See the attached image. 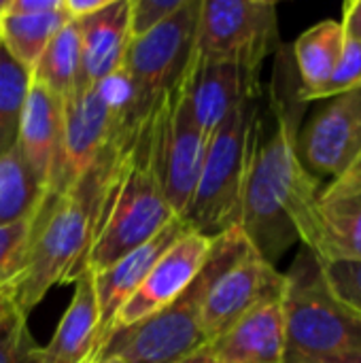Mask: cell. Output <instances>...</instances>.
Wrapping results in <instances>:
<instances>
[{
	"label": "cell",
	"instance_id": "obj_7",
	"mask_svg": "<svg viewBox=\"0 0 361 363\" xmlns=\"http://www.w3.org/2000/svg\"><path fill=\"white\" fill-rule=\"evenodd\" d=\"M209 279L211 262L206 255L196 279L174 302L130 328L115 330L100 349L96 362L119 357L126 363H179L209 347L202 328V300Z\"/></svg>",
	"mask_w": 361,
	"mask_h": 363
},
{
	"label": "cell",
	"instance_id": "obj_8",
	"mask_svg": "<svg viewBox=\"0 0 361 363\" xmlns=\"http://www.w3.org/2000/svg\"><path fill=\"white\" fill-rule=\"evenodd\" d=\"M279 6L270 0H200L194 53L260 77L281 47Z\"/></svg>",
	"mask_w": 361,
	"mask_h": 363
},
{
	"label": "cell",
	"instance_id": "obj_33",
	"mask_svg": "<svg viewBox=\"0 0 361 363\" xmlns=\"http://www.w3.org/2000/svg\"><path fill=\"white\" fill-rule=\"evenodd\" d=\"M345 38L360 40L361 43V0H349L343 6V19H340Z\"/></svg>",
	"mask_w": 361,
	"mask_h": 363
},
{
	"label": "cell",
	"instance_id": "obj_28",
	"mask_svg": "<svg viewBox=\"0 0 361 363\" xmlns=\"http://www.w3.org/2000/svg\"><path fill=\"white\" fill-rule=\"evenodd\" d=\"M361 89V43L360 40H345V49L340 55V62L334 70V74L330 77V81L326 83L323 91H321V100Z\"/></svg>",
	"mask_w": 361,
	"mask_h": 363
},
{
	"label": "cell",
	"instance_id": "obj_19",
	"mask_svg": "<svg viewBox=\"0 0 361 363\" xmlns=\"http://www.w3.org/2000/svg\"><path fill=\"white\" fill-rule=\"evenodd\" d=\"M98 306L94 277L81 274L74 281V296L60 319L47 347H40L38 363H94Z\"/></svg>",
	"mask_w": 361,
	"mask_h": 363
},
{
	"label": "cell",
	"instance_id": "obj_34",
	"mask_svg": "<svg viewBox=\"0 0 361 363\" xmlns=\"http://www.w3.org/2000/svg\"><path fill=\"white\" fill-rule=\"evenodd\" d=\"M111 0H64V11L68 13L70 19H83L89 17L98 11H102L104 6H109Z\"/></svg>",
	"mask_w": 361,
	"mask_h": 363
},
{
	"label": "cell",
	"instance_id": "obj_4",
	"mask_svg": "<svg viewBox=\"0 0 361 363\" xmlns=\"http://www.w3.org/2000/svg\"><path fill=\"white\" fill-rule=\"evenodd\" d=\"M283 274L285 363H323L361 353V313L334 289L321 259L302 247Z\"/></svg>",
	"mask_w": 361,
	"mask_h": 363
},
{
	"label": "cell",
	"instance_id": "obj_15",
	"mask_svg": "<svg viewBox=\"0 0 361 363\" xmlns=\"http://www.w3.org/2000/svg\"><path fill=\"white\" fill-rule=\"evenodd\" d=\"M189 230V225L183 219H172L164 230H160L151 240L140 245L138 249L123 255L119 262L109 266L106 270L91 274L94 277V294H96V306H98V328H96V353L94 362L109 340L113 332V323L117 313L123 308V304L134 296V291L140 287L145 277L151 272L155 262Z\"/></svg>",
	"mask_w": 361,
	"mask_h": 363
},
{
	"label": "cell",
	"instance_id": "obj_35",
	"mask_svg": "<svg viewBox=\"0 0 361 363\" xmlns=\"http://www.w3.org/2000/svg\"><path fill=\"white\" fill-rule=\"evenodd\" d=\"M17 279L9 281V283H2L0 285V325L15 313L19 311L17 308Z\"/></svg>",
	"mask_w": 361,
	"mask_h": 363
},
{
	"label": "cell",
	"instance_id": "obj_32",
	"mask_svg": "<svg viewBox=\"0 0 361 363\" xmlns=\"http://www.w3.org/2000/svg\"><path fill=\"white\" fill-rule=\"evenodd\" d=\"M62 0H6L4 13L13 15H36L60 9Z\"/></svg>",
	"mask_w": 361,
	"mask_h": 363
},
{
	"label": "cell",
	"instance_id": "obj_2",
	"mask_svg": "<svg viewBox=\"0 0 361 363\" xmlns=\"http://www.w3.org/2000/svg\"><path fill=\"white\" fill-rule=\"evenodd\" d=\"M155 111L126 132L109 155L81 274L106 270L177 219L160 181Z\"/></svg>",
	"mask_w": 361,
	"mask_h": 363
},
{
	"label": "cell",
	"instance_id": "obj_16",
	"mask_svg": "<svg viewBox=\"0 0 361 363\" xmlns=\"http://www.w3.org/2000/svg\"><path fill=\"white\" fill-rule=\"evenodd\" d=\"M74 21V19H72ZM81 36V66L74 89H87L123 66L130 34V0H111L102 11L77 19Z\"/></svg>",
	"mask_w": 361,
	"mask_h": 363
},
{
	"label": "cell",
	"instance_id": "obj_24",
	"mask_svg": "<svg viewBox=\"0 0 361 363\" xmlns=\"http://www.w3.org/2000/svg\"><path fill=\"white\" fill-rule=\"evenodd\" d=\"M81 66V36L77 21H66L49 40L40 53L30 79L53 91L60 100H66L77 85Z\"/></svg>",
	"mask_w": 361,
	"mask_h": 363
},
{
	"label": "cell",
	"instance_id": "obj_18",
	"mask_svg": "<svg viewBox=\"0 0 361 363\" xmlns=\"http://www.w3.org/2000/svg\"><path fill=\"white\" fill-rule=\"evenodd\" d=\"M217 363H285L281 300L266 302L209 345Z\"/></svg>",
	"mask_w": 361,
	"mask_h": 363
},
{
	"label": "cell",
	"instance_id": "obj_23",
	"mask_svg": "<svg viewBox=\"0 0 361 363\" xmlns=\"http://www.w3.org/2000/svg\"><path fill=\"white\" fill-rule=\"evenodd\" d=\"M47 196L15 143L0 155V228L36 217Z\"/></svg>",
	"mask_w": 361,
	"mask_h": 363
},
{
	"label": "cell",
	"instance_id": "obj_3",
	"mask_svg": "<svg viewBox=\"0 0 361 363\" xmlns=\"http://www.w3.org/2000/svg\"><path fill=\"white\" fill-rule=\"evenodd\" d=\"M109 162V151L91 170L62 196H47L32 232L26 270L17 281V308L28 317L53 285H68L81 277L89 249L91 221L100 179Z\"/></svg>",
	"mask_w": 361,
	"mask_h": 363
},
{
	"label": "cell",
	"instance_id": "obj_30",
	"mask_svg": "<svg viewBox=\"0 0 361 363\" xmlns=\"http://www.w3.org/2000/svg\"><path fill=\"white\" fill-rule=\"evenodd\" d=\"M323 264V262H321ZM334 289L361 313V264L355 262H332L323 264Z\"/></svg>",
	"mask_w": 361,
	"mask_h": 363
},
{
	"label": "cell",
	"instance_id": "obj_1",
	"mask_svg": "<svg viewBox=\"0 0 361 363\" xmlns=\"http://www.w3.org/2000/svg\"><path fill=\"white\" fill-rule=\"evenodd\" d=\"M274 55L266 104L260 98L253 117L238 223L272 266L298 242L313 249L321 194L319 179L298 155V134L309 102L302 98L289 45H281Z\"/></svg>",
	"mask_w": 361,
	"mask_h": 363
},
{
	"label": "cell",
	"instance_id": "obj_11",
	"mask_svg": "<svg viewBox=\"0 0 361 363\" xmlns=\"http://www.w3.org/2000/svg\"><path fill=\"white\" fill-rule=\"evenodd\" d=\"M155 115L162 191L172 213L183 219L194 200L211 136L200 130L179 81L162 98Z\"/></svg>",
	"mask_w": 361,
	"mask_h": 363
},
{
	"label": "cell",
	"instance_id": "obj_10",
	"mask_svg": "<svg viewBox=\"0 0 361 363\" xmlns=\"http://www.w3.org/2000/svg\"><path fill=\"white\" fill-rule=\"evenodd\" d=\"M134 125V121L113 113L100 85L74 89L62 100V149L49 194H68L102 153Z\"/></svg>",
	"mask_w": 361,
	"mask_h": 363
},
{
	"label": "cell",
	"instance_id": "obj_29",
	"mask_svg": "<svg viewBox=\"0 0 361 363\" xmlns=\"http://www.w3.org/2000/svg\"><path fill=\"white\" fill-rule=\"evenodd\" d=\"M183 0H130V34L138 38L170 17Z\"/></svg>",
	"mask_w": 361,
	"mask_h": 363
},
{
	"label": "cell",
	"instance_id": "obj_22",
	"mask_svg": "<svg viewBox=\"0 0 361 363\" xmlns=\"http://www.w3.org/2000/svg\"><path fill=\"white\" fill-rule=\"evenodd\" d=\"M70 21L68 13L64 11V0L60 9L36 13V15H0V38L2 49L26 70L32 72L40 53L53 38V34Z\"/></svg>",
	"mask_w": 361,
	"mask_h": 363
},
{
	"label": "cell",
	"instance_id": "obj_27",
	"mask_svg": "<svg viewBox=\"0 0 361 363\" xmlns=\"http://www.w3.org/2000/svg\"><path fill=\"white\" fill-rule=\"evenodd\" d=\"M40 347L36 345L28 317L15 311L0 325V363H38Z\"/></svg>",
	"mask_w": 361,
	"mask_h": 363
},
{
	"label": "cell",
	"instance_id": "obj_12",
	"mask_svg": "<svg viewBox=\"0 0 361 363\" xmlns=\"http://www.w3.org/2000/svg\"><path fill=\"white\" fill-rule=\"evenodd\" d=\"M300 128L298 155L313 177H343L361 153V89L328 100Z\"/></svg>",
	"mask_w": 361,
	"mask_h": 363
},
{
	"label": "cell",
	"instance_id": "obj_37",
	"mask_svg": "<svg viewBox=\"0 0 361 363\" xmlns=\"http://www.w3.org/2000/svg\"><path fill=\"white\" fill-rule=\"evenodd\" d=\"M323 363H361V353H351V355L336 357V359H330V362H323Z\"/></svg>",
	"mask_w": 361,
	"mask_h": 363
},
{
	"label": "cell",
	"instance_id": "obj_38",
	"mask_svg": "<svg viewBox=\"0 0 361 363\" xmlns=\"http://www.w3.org/2000/svg\"><path fill=\"white\" fill-rule=\"evenodd\" d=\"M96 363H126V362H121L119 357H104V359H100V362H96Z\"/></svg>",
	"mask_w": 361,
	"mask_h": 363
},
{
	"label": "cell",
	"instance_id": "obj_39",
	"mask_svg": "<svg viewBox=\"0 0 361 363\" xmlns=\"http://www.w3.org/2000/svg\"><path fill=\"white\" fill-rule=\"evenodd\" d=\"M0 47H2V38H0Z\"/></svg>",
	"mask_w": 361,
	"mask_h": 363
},
{
	"label": "cell",
	"instance_id": "obj_26",
	"mask_svg": "<svg viewBox=\"0 0 361 363\" xmlns=\"http://www.w3.org/2000/svg\"><path fill=\"white\" fill-rule=\"evenodd\" d=\"M34 223L36 217L0 228V285L21 277L26 270Z\"/></svg>",
	"mask_w": 361,
	"mask_h": 363
},
{
	"label": "cell",
	"instance_id": "obj_36",
	"mask_svg": "<svg viewBox=\"0 0 361 363\" xmlns=\"http://www.w3.org/2000/svg\"><path fill=\"white\" fill-rule=\"evenodd\" d=\"M179 363H217V362H215V357H213L211 349H209V347H204V349H200V351L191 353L189 357L181 359Z\"/></svg>",
	"mask_w": 361,
	"mask_h": 363
},
{
	"label": "cell",
	"instance_id": "obj_5",
	"mask_svg": "<svg viewBox=\"0 0 361 363\" xmlns=\"http://www.w3.org/2000/svg\"><path fill=\"white\" fill-rule=\"evenodd\" d=\"M209 262L202 328L211 345L257 306L281 300L285 274L260 255L238 225L213 238Z\"/></svg>",
	"mask_w": 361,
	"mask_h": 363
},
{
	"label": "cell",
	"instance_id": "obj_21",
	"mask_svg": "<svg viewBox=\"0 0 361 363\" xmlns=\"http://www.w3.org/2000/svg\"><path fill=\"white\" fill-rule=\"evenodd\" d=\"M345 32L340 21L323 19L304 30L291 45V60L300 79V91L306 102H319L321 91L334 74L343 49Z\"/></svg>",
	"mask_w": 361,
	"mask_h": 363
},
{
	"label": "cell",
	"instance_id": "obj_20",
	"mask_svg": "<svg viewBox=\"0 0 361 363\" xmlns=\"http://www.w3.org/2000/svg\"><path fill=\"white\" fill-rule=\"evenodd\" d=\"M313 251L323 264H361V189L343 196H319Z\"/></svg>",
	"mask_w": 361,
	"mask_h": 363
},
{
	"label": "cell",
	"instance_id": "obj_25",
	"mask_svg": "<svg viewBox=\"0 0 361 363\" xmlns=\"http://www.w3.org/2000/svg\"><path fill=\"white\" fill-rule=\"evenodd\" d=\"M28 87L30 72L0 47V155L17 143Z\"/></svg>",
	"mask_w": 361,
	"mask_h": 363
},
{
	"label": "cell",
	"instance_id": "obj_13",
	"mask_svg": "<svg viewBox=\"0 0 361 363\" xmlns=\"http://www.w3.org/2000/svg\"><path fill=\"white\" fill-rule=\"evenodd\" d=\"M213 238L187 230L151 268L134 296L117 313L113 332L130 328L174 302L196 279L206 262ZM111 332V334H113Z\"/></svg>",
	"mask_w": 361,
	"mask_h": 363
},
{
	"label": "cell",
	"instance_id": "obj_17",
	"mask_svg": "<svg viewBox=\"0 0 361 363\" xmlns=\"http://www.w3.org/2000/svg\"><path fill=\"white\" fill-rule=\"evenodd\" d=\"M17 147L36 181L49 191L62 149V100L32 79L21 111Z\"/></svg>",
	"mask_w": 361,
	"mask_h": 363
},
{
	"label": "cell",
	"instance_id": "obj_9",
	"mask_svg": "<svg viewBox=\"0 0 361 363\" xmlns=\"http://www.w3.org/2000/svg\"><path fill=\"white\" fill-rule=\"evenodd\" d=\"M200 15V0H183V4L151 32L132 38L121 70L128 74L136 113L149 117L162 98L177 85L189 64Z\"/></svg>",
	"mask_w": 361,
	"mask_h": 363
},
{
	"label": "cell",
	"instance_id": "obj_6",
	"mask_svg": "<svg viewBox=\"0 0 361 363\" xmlns=\"http://www.w3.org/2000/svg\"><path fill=\"white\" fill-rule=\"evenodd\" d=\"M260 98L240 102L213 132L194 200L183 215L189 230L215 238L240 223L251 128Z\"/></svg>",
	"mask_w": 361,
	"mask_h": 363
},
{
	"label": "cell",
	"instance_id": "obj_31",
	"mask_svg": "<svg viewBox=\"0 0 361 363\" xmlns=\"http://www.w3.org/2000/svg\"><path fill=\"white\" fill-rule=\"evenodd\" d=\"M357 189H361V153L343 177H338V179L330 181L326 187H321L319 196H343V194L357 191Z\"/></svg>",
	"mask_w": 361,
	"mask_h": 363
},
{
	"label": "cell",
	"instance_id": "obj_14",
	"mask_svg": "<svg viewBox=\"0 0 361 363\" xmlns=\"http://www.w3.org/2000/svg\"><path fill=\"white\" fill-rule=\"evenodd\" d=\"M179 83L189 100L200 130L206 136H213L221 121L240 102L262 96L260 77L247 74L230 62L200 57L194 51Z\"/></svg>",
	"mask_w": 361,
	"mask_h": 363
}]
</instances>
